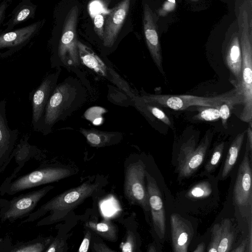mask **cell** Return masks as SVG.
Instances as JSON below:
<instances>
[{
  "label": "cell",
  "instance_id": "obj_1",
  "mask_svg": "<svg viewBox=\"0 0 252 252\" xmlns=\"http://www.w3.org/2000/svg\"><path fill=\"white\" fill-rule=\"evenodd\" d=\"M104 185L102 180L96 178L86 181L51 198L31 213L21 223L34 221L47 214L36 223V226L62 221L87 198L100 193Z\"/></svg>",
  "mask_w": 252,
  "mask_h": 252
},
{
  "label": "cell",
  "instance_id": "obj_2",
  "mask_svg": "<svg viewBox=\"0 0 252 252\" xmlns=\"http://www.w3.org/2000/svg\"><path fill=\"white\" fill-rule=\"evenodd\" d=\"M86 87L77 77L69 76L57 84L46 106L39 131L46 135L54 126L65 121L87 101Z\"/></svg>",
  "mask_w": 252,
  "mask_h": 252
},
{
  "label": "cell",
  "instance_id": "obj_3",
  "mask_svg": "<svg viewBox=\"0 0 252 252\" xmlns=\"http://www.w3.org/2000/svg\"><path fill=\"white\" fill-rule=\"evenodd\" d=\"M238 22L242 63L240 81L234 86L242 98L243 107L239 118L249 123L252 120V27L244 7L240 8Z\"/></svg>",
  "mask_w": 252,
  "mask_h": 252
},
{
  "label": "cell",
  "instance_id": "obj_4",
  "mask_svg": "<svg viewBox=\"0 0 252 252\" xmlns=\"http://www.w3.org/2000/svg\"><path fill=\"white\" fill-rule=\"evenodd\" d=\"M78 12V8L75 5L68 12L61 38L51 58V66L52 68L63 67L74 73L89 89L83 71L85 67L81 63L77 47L76 27Z\"/></svg>",
  "mask_w": 252,
  "mask_h": 252
},
{
  "label": "cell",
  "instance_id": "obj_5",
  "mask_svg": "<svg viewBox=\"0 0 252 252\" xmlns=\"http://www.w3.org/2000/svg\"><path fill=\"white\" fill-rule=\"evenodd\" d=\"M75 173L74 169L67 165L41 166L17 178L6 180L0 188V193L12 195L26 189L58 182Z\"/></svg>",
  "mask_w": 252,
  "mask_h": 252
},
{
  "label": "cell",
  "instance_id": "obj_6",
  "mask_svg": "<svg viewBox=\"0 0 252 252\" xmlns=\"http://www.w3.org/2000/svg\"><path fill=\"white\" fill-rule=\"evenodd\" d=\"M142 101L160 105L175 110H181L192 106L216 107L224 102L242 104V98L234 88L228 92L212 97L192 95L146 94L138 96Z\"/></svg>",
  "mask_w": 252,
  "mask_h": 252
},
{
  "label": "cell",
  "instance_id": "obj_7",
  "mask_svg": "<svg viewBox=\"0 0 252 252\" xmlns=\"http://www.w3.org/2000/svg\"><path fill=\"white\" fill-rule=\"evenodd\" d=\"M77 47L81 63L85 68L109 80L131 98L135 96L128 83L113 69L109 61L99 56L79 40H77Z\"/></svg>",
  "mask_w": 252,
  "mask_h": 252
},
{
  "label": "cell",
  "instance_id": "obj_8",
  "mask_svg": "<svg viewBox=\"0 0 252 252\" xmlns=\"http://www.w3.org/2000/svg\"><path fill=\"white\" fill-rule=\"evenodd\" d=\"M249 148L246 143L245 155L240 164L233 189V202L243 218L252 221V167Z\"/></svg>",
  "mask_w": 252,
  "mask_h": 252
},
{
  "label": "cell",
  "instance_id": "obj_9",
  "mask_svg": "<svg viewBox=\"0 0 252 252\" xmlns=\"http://www.w3.org/2000/svg\"><path fill=\"white\" fill-rule=\"evenodd\" d=\"M146 171L145 165L141 160L128 165L125 170L124 193L130 204L139 205L148 213L150 207L145 184Z\"/></svg>",
  "mask_w": 252,
  "mask_h": 252
},
{
  "label": "cell",
  "instance_id": "obj_10",
  "mask_svg": "<svg viewBox=\"0 0 252 252\" xmlns=\"http://www.w3.org/2000/svg\"><path fill=\"white\" fill-rule=\"evenodd\" d=\"M54 188L47 185L15 197L7 202L1 208L0 218L2 221L13 222L28 217L34 210L38 203L50 190Z\"/></svg>",
  "mask_w": 252,
  "mask_h": 252
},
{
  "label": "cell",
  "instance_id": "obj_11",
  "mask_svg": "<svg viewBox=\"0 0 252 252\" xmlns=\"http://www.w3.org/2000/svg\"><path fill=\"white\" fill-rule=\"evenodd\" d=\"M211 139L208 133L196 147L195 139L192 136L181 146L177 158L179 177H188L198 169L204 160Z\"/></svg>",
  "mask_w": 252,
  "mask_h": 252
},
{
  "label": "cell",
  "instance_id": "obj_12",
  "mask_svg": "<svg viewBox=\"0 0 252 252\" xmlns=\"http://www.w3.org/2000/svg\"><path fill=\"white\" fill-rule=\"evenodd\" d=\"M61 72V68L58 67L46 76L33 93L32 124L35 130L39 131L46 106L57 84Z\"/></svg>",
  "mask_w": 252,
  "mask_h": 252
},
{
  "label": "cell",
  "instance_id": "obj_13",
  "mask_svg": "<svg viewBox=\"0 0 252 252\" xmlns=\"http://www.w3.org/2000/svg\"><path fill=\"white\" fill-rule=\"evenodd\" d=\"M143 24L145 41L151 56L160 72L164 75L156 15L147 3L143 7Z\"/></svg>",
  "mask_w": 252,
  "mask_h": 252
},
{
  "label": "cell",
  "instance_id": "obj_14",
  "mask_svg": "<svg viewBox=\"0 0 252 252\" xmlns=\"http://www.w3.org/2000/svg\"><path fill=\"white\" fill-rule=\"evenodd\" d=\"M145 176L147 183L146 187L150 211L151 213L154 228L159 238L162 239L165 233L166 218L161 193L154 177L147 171Z\"/></svg>",
  "mask_w": 252,
  "mask_h": 252
},
{
  "label": "cell",
  "instance_id": "obj_15",
  "mask_svg": "<svg viewBox=\"0 0 252 252\" xmlns=\"http://www.w3.org/2000/svg\"><path fill=\"white\" fill-rule=\"evenodd\" d=\"M130 0H122L108 15L104 25L103 46L111 49L115 45L119 33L129 9Z\"/></svg>",
  "mask_w": 252,
  "mask_h": 252
},
{
  "label": "cell",
  "instance_id": "obj_16",
  "mask_svg": "<svg viewBox=\"0 0 252 252\" xmlns=\"http://www.w3.org/2000/svg\"><path fill=\"white\" fill-rule=\"evenodd\" d=\"M5 99L0 101V167L8 159L18 137V129H11L6 117Z\"/></svg>",
  "mask_w": 252,
  "mask_h": 252
},
{
  "label": "cell",
  "instance_id": "obj_17",
  "mask_svg": "<svg viewBox=\"0 0 252 252\" xmlns=\"http://www.w3.org/2000/svg\"><path fill=\"white\" fill-rule=\"evenodd\" d=\"M224 61L231 73L235 77L232 84H237L240 81L242 58L240 45L239 34L234 33L226 46L224 53Z\"/></svg>",
  "mask_w": 252,
  "mask_h": 252
},
{
  "label": "cell",
  "instance_id": "obj_18",
  "mask_svg": "<svg viewBox=\"0 0 252 252\" xmlns=\"http://www.w3.org/2000/svg\"><path fill=\"white\" fill-rule=\"evenodd\" d=\"M173 250L175 252H186L189 244L190 230L185 220L179 215L170 217Z\"/></svg>",
  "mask_w": 252,
  "mask_h": 252
},
{
  "label": "cell",
  "instance_id": "obj_19",
  "mask_svg": "<svg viewBox=\"0 0 252 252\" xmlns=\"http://www.w3.org/2000/svg\"><path fill=\"white\" fill-rule=\"evenodd\" d=\"M80 132L86 138L87 142L91 146L102 148L117 144L123 138V134L118 131H105L95 128L80 127Z\"/></svg>",
  "mask_w": 252,
  "mask_h": 252
},
{
  "label": "cell",
  "instance_id": "obj_20",
  "mask_svg": "<svg viewBox=\"0 0 252 252\" xmlns=\"http://www.w3.org/2000/svg\"><path fill=\"white\" fill-rule=\"evenodd\" d=\"M41 22L0 35V49L20 45L29 40L37 31Z\"/></svg>",
  "mask_w": 252,
  "mask_h": 252
},
{
  "label": "cell",
  "instance_id": "obj_21",
  "mask_svg": "<svg viewBox=\"0 0 252 252\" xmlns=\"http://www.w3.org/2000/svg\"><path fill=\"white\" fill-rule=\"evenodd\" d=\"M86 227L103 239L110 242L118 240V229L117 225L108 220L100 222L89 221L85 223Z\"/></svg>",
  "mask_w": 252,
  "mask_h": 252
},
{
  "label": "cell",
  "instance_id": "obj_22",
  "mask_svg": "<svg viewBox=\"0 0 252 252\" xmlns=\"http://www.w3.org/2000/svg\"><path fill=\"white\" fill-rule=\"evenodd\" d=\"M245 133L246 131L238 134L229 148L221 173V177L223 179L227 176L235 165L243 143Z\"/></svg>",
  "mask_w": 252,
  "mask_h": 252
},
{
  "label": "cell",
  "instance_id": "obj_23",
  "mask_svg": "<svg viewBox=\"0 0 252 252\" xmlns=\"http://www.w3.org/2000/svg\"><path fill=\"white\" fill-rule=\"evenodd\" d=\"M54 237H38L25 243L14 245L7 251L10 252H45Z\"/></svg>",
  "mask_w": 252,
  "mask_h": 252
},
{
  "label": "cell",
  "instance_id": "obj_24",
  "mask_svg": "<svg viewBox=\"0 0 252 252\" xmlns=\"http://www.w3.org/2000/svg\"><path fill=\"white\" fill-rule=\"evenodd\" d=\"M220 243L217 252H229L234 240V233L231 228L232 224L228 219L223 220L220 222Z\"/></svg>",
  "mask_w": 252,
  "mask_h": 252
},
{
  "label": "cell",
  "instance_id": "obj_25",
  "mask_svg": "<svg viewBox=\"0 0 252 252\" xmlns=\"http://www.w3.org/2000/svg\"><path fill=\"white\" fill-rule=\"evenodd\" d=\"M224 147V142L220 143L215 147L210 158L205 165L206 172H210L216 167L221 158Z\"/></svg>",
  "mask_w": 252,
  "mask_h": 252
},
{
  "label": "cell",
  "instance_id": "obj_26",
  "mask_svg": "<svg viewBox=\"0 0 252 252\" xmlns=\"http://www.w3.org/2000/svg\"><path fill=\"white\" fill-rule=\"evenodd\" d=\"M219 106L204 107L194 118L205 121H213L220 118Z\"/></svg>",
  "mask_w": 252,
  "mask_h": 252
},
{
  "label": "cell",
  "instance_id": "obj_27",
  "mask_svg": "<svg viewBox=\"0 0 252 252\" xmlns=\"http://www.w3.org/2000/svg\"><path fill=\"white\" fill-rule=\"evenodd\" d=\"M212 191L210 186L206 182H202L192 187L188 193L190 197L199 198L209 196Z\"/></svg>",
  "mask_w": 252,
  "mask_h": 252
},
{
  "label": "cell",
  "instance_id": "obj_28",
  "mask_svg": "<svg viewBox=\"0 0 252 252\" xmlns=\"http://www.w3.org/2000/svg\"><path fill=\"white\" fill-rule=\"evenodd\" d=\"M120 249L122 252H134L136 251V237L134 233L128 230L124 240L120 244Z\"/></svg>",
  "mask_w": 252,
  "mask_h": 252
},
{
  "label": "cell",
  "instance_id": "obj_29",
  "mask_svg": "<svg viewBox=\"0 0 252 252\" xmlns=\"http://www.w3.org/2000/svg\"><path fill=\"white\" fill-rule=\"evenodd\" d=\"M220 223L215 224L212 229V237L209 246L207 248L208 252H217L220 243Z\"/></svg>",
  "mask_w": 252,
  "mask_h": 252
},
{
  "label": "cell",
  "instance_id": "obj_30",
  "mask_svg": "<svg viewBox=\"0 0 252 252\" xmlns=\"http://www.w3.org/2000/svg\"><path fill=\"white\" fill-rule=\"evenodd\" d=\"M235 104L229 102H224L219 107L220 118L221 119L222 124L225 128H227V121L230 114V109Z\"/></svg>",
  "mask_w": 252,
  "mask_h": 252
},
{
  "label": "cell",
  "instance_id": "obj_31",
  "mask_svg": "<svg viewBox=\"0 0 252 252\" xmlns=\"http://www.w3.org/2000/svg\"><path fill=\"white\" fill-rule=\"evenodd\" d=\"M65 241L58 237L53 238L45 252H63L66 251Z\"/></svg>",
  "mask_w": 252,
  "mask_h": 252
},
{
  "label": "cell",
  "instance_id": "obj_32",
  "mask_svg": "<svg viewBox=\"0 0 252 252\" xmlns=\"http://www.w3.org/2000/svg\"><path fill=\"white\" fill-rule=\"evenodd\" d=\"M179 0H166L162 5L157 11L158 16L165 17L169 13L173 11L177 5L178 1Z\"/></svg>",
  "mask_w": 252,
  "mask_h": 252
},
{
  "label": "cell",
  "instance_id": "obj_33",
  "mask_svg": "<svg viewBox=\"0 0 252 252\" xmlns=\"http://www.w3.org/2000/svg\"><path fill=\"white\" fill-rule=\"evenodd\" d=\"M94 24L95 31L100 39L102 40L103 37L104 18L102 13L96 14L94 18Z\"/></svg>",
  "mask_w": 252,
  "mask_h": 252
},
{
  "label": "cell",
  "instance_id": "obj_34",
  "mask_svg": "<svg viewBox=\"0 0 252 252\" xmlns=\"http://www.w3.org/2000/svg\"><path fill=\"white\" fill-rule=\"evenodd\" d=\"M32 14V7H26L21 9L16 13L12 21L11 25L14 26L19 23L26 20Z\"/></svg>",
  "mask_w": 252,
  "mask_h": 252
},
{
  "label": "cell",
  "instance_id": "obj_35",
  "mask_svg": "<svg viewBox=\"0 0 252 252\" xmlns=\"http://www.w3.org/2000/svg\"><path fill=\"white\" fill-rule=\"evenodd\" d=\"M92 237V232L88 230L85 232L84 238L79 246L78 252H87L89 249L91 240Z\"/></svg>",
  "mask_w": 252,
  "mask_h": 252
},
{
  "label": "cell",
  "instance_id": "obj_36",
  "mask_svg": "<svg viewBox=\"0 0 252 252\" xmlns=\"http://www.w3.org/2000/svg\"><path fill=\"white\" fill-rule=\"evenodd\" d=\"M94 251L96 252H115L113 250L108 247L105 243L103 242H95L93 243V249Z\"/></svg>",
  "mask_w": 252,
  "mask_h": 252
},
{
  "label": "cell",
  "instance_id": "obj_37",
  "mask_svg": "<svg viewBox=\"0 0 252 252\" xmlns=\"http://www.w3.org/2000/svg\"><path fill=\"white\" fill-rule=\"evenodd\" d=\"M252 221H251L248 222L249 225V232H248V237H247L248 239V245L246 250L247 252H252Z\"/></svg>",
  "mask_w": 252,
  "mask_h": 252
},
{
  "label": "cell",
  "instance_id": "obj_38",
  "mask_svg": "<svg viewBox=\"0 0 252 252\" xmlns=\"http://www.w3.org/2000/svg\"><path fill=\"white\" fill-rule=\"evenodd\" d=\"M249 126L247 129V144L248 145L250 152L251 153V157L252 154V121L248 123Z\"/></svg>",
  "mask_w": 252,
  "mask_h": 252
},
{
  "label": "cell",
  "instance_id": "obj_39",
  "mask_svg": "<svg viewBox=\"0 0 252 252\" xmlns=\"http://www.w3.org/2000/svg\"><path fill=\"white\" fill-rule=\"evenodd\" d=\"M248 245L247 238H245L236 248L232 250L233 252H246Z\"/></svg>",
  "mask_w": 252,
  "mask_h": 252
},
{
  "label": "cell",
  "instance_id": "obj_40",
  "mask_svg": "<svg viewBox=\"0 0 252 252\" xmlns=\"http://www.w3.org/2000/svg\"><path fill=\"white\" fill-rule=\"evenodd\" d=\"M6 7V3L3 2L0 6V22L2 20Z\"/></svg>",
  "mask_w": 252,
  "mask_h": 252
},
{
  "label": "cell",
  "instance_id": "obj_41",
  "mask_svg": "<svg viewBox=\"0 0 252 252\" xmlns=\"http://www.w3.org/2000/svg\"><path fill=\"white\" fill-rule=\"evenodd\" d=\"M205 245L203 243L199 244L196 248L193 251L194 252H204L205 251Z\"/></svg>",
  "mask_w": 252,
  "mask_h": 252
},
{
  "label": "cell",
  "instance_id": "obj_42",
  "mask_svg": "<svg viewBox=\"0 0 252 252\" xmlns=\"http://www.w3.org/2000/svg\"><path fill=\"white\" fill-rule=\"evenodd\" d=\"M156 250L155 249V248L154 246H150L147 250V252H156Z\"/></svg>",
  "mask_w": 252,
  "mask_h": 252
},
{
  "label": "cell",
  "instance_id": "obj_43",
  "mask_svg": "<svg viewBox=\"0 0 252 252\" xmlns=\"http://www.w3.org/2000/svg\"><path fill=\"white\" fill-rule=\"evenodd\" d=\"M190 1H198L199 0H190Z\"/></svg>",
  "mask_w": 252,
  "mask_h": 252
}]
</instances>
